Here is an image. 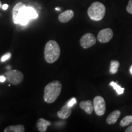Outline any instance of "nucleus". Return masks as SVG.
Here are the masks:
<instances>
[{
  "label": "nucleus",
  "mask_w": 132,
  "mask_h": 132,
  "mask_svg": "<svg viewBox=\"0 0 132 132\" xmlns=\"http://www.w3.org/2000/svg\"><path fill=\"white\" fill-rule=\"evenodd\" d=\"M11 56V54L10 53H8L4 54V56H3L1 58V62H4L6 61V60L9 59Z\"/></svg>",
  "instance_id": "obj_20"
},
{
  "label": "nucleus",
  "mask_w": 132,
  "mask_h": 132,
  "mask_svg": "<svg viewBox=\"0 0 132 132\" xmlns=\"http://www.w3.org/2000/svg\"><path fill=\"white\" fill-rule=\"evenodd\" d=\"M80 106L82 110H84L88 114H92L94 110V106L92 105V102L90 100H86V101H81L80 103Z\"/></svg>",
  "instance_id": "obj_11"
},
{
  "label": "nucleus",
  "mask_w": 132,
  "mask_h": 132,
  "mask_svg": "<svg viewBox=\"0 0 132 132\" xmlns=\"http://www.w3.org/2000/svg\"><path fill=\"white\" fill-rule=\"evenodd\" d=\"M97 42V39L92 33H86L80 39V45L83 48H89L94 45Z\"/></svg>",
  "instance_id": "obj_7"
},
{
  "label": "nucleus",
  "mask_w": 132,
  "mask_h": 132,
  "mask_svg": "<svg viewBox=\"0 0 132 132\" xmlns=\"http://www.w3.org/2000/svg\"><path fill=\"white\" fill-rule=\"evenodd\" d=\"M120 65L119 62L118 61L113 60L111 61V65H110V72L111 74H115L118 72L119 67Z\"/></svg>",
  "instance_id": "obj_16"
},
{
  "label": "nucleus",
  "mask_w": 132,
  "mask_h": 132,
  "mask_svg": "<svg viewBox=\"0 0 132 132\" xmlns=\"http://www.w3.org/2000/svg\"><path fill=\"white\" fill-rule=\"evenodd\" d=\"M132 124V116L129 115L125 116L122 119L120 120V125L121 127H125L127 125Z\"/></svg>",
  "instance_id": "obj_18"
},
{
  "label": "nucleus",
  "mask_w": 132,
  "mask_h": 132,
  "mask_svg": "<svg viewBox=\"0 0 132 132\" xmlns=\"http://www.w3.org/2000/svg\"><path fill=\"white\" fill-rule=\"evenodd\" d=\"M24 127L22 124L11 125L5 128L4 132H24Z\"/></svg>",
  "instance_id": "obj_14"
},
{
  "label": "nucleus",
  "mask_w": 132,
  "mask_h": 132,
  "mask_svg": "<svg viewBox=\"0 0 132 132\" xmlns=\"http://www.w3.org/2000/svg\"><path fill=\"white\" fill-rule=\"evenodd\" d=\"M125 132H132V125H130L128 127H127L126 130H125Z\"/></svg>",
  "instance_id": "obj_22"
},
{
  "label": "nucleus",
  "mask_w": 132,
  "mask_h": 132,
  "mask_svg": "<svg viewBox=\"0 0 132 132\" xmlns=\"http://www.w3.org/2000/svg\"><path fill=\"white\" fill-rule=\"evenodd\" d=\"M130 73H131V75H132V65L130 67Z\"/></svg>",
  "instance_id": "obj_25"
},
{
  "label": "nucleus",
  "mask_w": 132,
  "mask_h": 132,
  "mask_svg": "<svg viewBox=\"0 0 132 132\" xmlns=\"http://www.w3.org/2000/svg\"><path fill=\"white\" fill-rule=\"evenodd\" d=\"M113 37V32L111 28L103 29L99 31L97 39L100 43L108 42Z\"/></svg>",
  "instance_id": "obj_8"
},
{
  "label": "nucleus",
  "mask_w": 132,
  "mask_h": 132,
  "mask_svg": "<svg viewBox=\"0 0 132 132\" xmlns=\"http://www.w3.org/2000/svg\"><path fill=\"white\" fill-rule=\"evenodd\" d=\"M6 80L5 76H0V82H4Z\"/></svg>",
  "instance_id": "obj_23"
},
{
  "label": "nucleus",
  "mask_w": 132,
  "mask_h": 132,
  "mask_svg": "<svg viewBox=\"0 0 132 132\" xmlns=\"http://www.w3.org/2000/svg\"><path fill=\"white\" fill-rule=\"evenodd\" d=\"M121 114V112L119 110H115L110 114L106 118V122L110 125L114 124L118 121Z\"/></svg>",
  "instance_id": "obj_12"
},
{
  "label": "nucleus",
  "mask_w": 132,
  "mask_h": 132,
  "mask_svg": "<svg viewBox=\"0 0 132 132\" xmlns=\"http://www.w3.org/2000/svg\"><path fill=\"white\" fill-rule=\"evenodd\" d=\"M76 103H77V99L75 98H71L67 103L69 106L72 107L74 105H75V104H76Z\"/></svg>",
  "instance_id": "obj_21"
},
{
  "label": "nucleus",
  "mask_w": 132,
  "mask_h": 132,
  "mask_svg": "<svg viewBox=\"0 0 132 132\" xmlns=\"http://www.w3.org/2000/svg\"><path fill=\"white\" fill-rule=\"evenodd\" d=\"M62 90V84L59 81L49 82L44 89V100L46 103H52L56 100Z\"/></svg>",
  "instance_id": "obj_1"
},
{
  "label": "nucleus",
  "mask_w": 132,
  "mask_h": 132,
  "mask_svg": "<svg viewBox=\"0 0 132 132\" xmlns=\"http://www.w3.org/2000/svg\"><path fill=\"white\" fill-rule=\"evenodd\" d=\"M94 110L97 115L100 116L103 115L106 111V103L104 98L101 96L97 95L94 98L93 101Z\"/></svg>",
  "instance_id": "obj_6"
},
{
  "label": "nucleus",
  "mask_w": 132,
  "mask_h": 132,
  "mask_svg": "<svg viewBox=\"0 0 132 132\" xmlns=\"http://www.w3.org/2000/svg\"><path fill=\"white\" fill-rule=\"evenodd\" d=\"M25 14L26 16L29 20L35 19L38 17V14L34 8L31 7H27L25 8Z\"/></svg>",
  "instance_id": "obj_15"
},
{
  "label": "nucleus",
  "mask_w": 132,
  "mask_h": 132,
  "mask_svg": "<svg viewBox=\"0 0 132 132\" xmlns=\"http://www.w3.org/2000/svg\"><path fill=\"white\" fill-rule=\"evenodd\" d=\"M55 9L56 10V11H60V9H59V7H56Z\"/></svg>",
  "instance_id": "obj_26"
},
{
  "label": "nucleus",
  "mask_w": 132,
  "mask_h": 132,
  "mask_svg": "<svg viewBox=\"0 0 132 132\" xmlns=\"http://www.w3.org/2000/svg\"><path fill=\"white\" fill-rule=\"evenodd\" d=\"M110 86H111L113 87L114 89L116 91L117 94H118V95L122 94H123V92H124L125 89L123 88V87H120V86L119 85L118 83H117V82L111 81L110 83Z\"/></svg>",
  "instance_id": "obj_17"
},
{
  "label": "nucleus",
  "mask_w": 132,
  "mask_h": 132,
  "mask_svg": "<svg viewBox=\"0 0 132 132\" xmlns=\"http://www.w3.org/2000/svg\"><path fill=\"white\" fill-rule=\"evenodd\" d=\"M26 7L23 3L20 2L13 8L12 17L14 23L20 24L21 25H26L28 23L29 20L26 17L25 14Z\"/></svg>",
  "instance_id": "obj_3"
},
{
  "label": "nucleus",
  "mask_w": 132,
  "mask_h": 132,
  "mask_svg": "<svg viewBox=\"0 0 132 132\" xmlns=\"http://www.w3.org/2000/svg\"><path fill=\"white\" fill-rule=\"evenodd\" d=\"M2 7V3H1V1H0V8Z\"/></svg>",
  "instance_id": "obj_27"
},
{
  "label": "nucleus",
  "mask_w": 132,
  "mask_h": 132,
  "mask_svg": "<svg viewBox=\"0 0 132 132\" xmlns=\"http://www.w3.org/2000/svg\"><path fill=\"white\" fill-rule=\"evenodd\" d=\"M50 125V122L48 121V120L44 119L43 118L39 119L37 120V123H36V126H37L38 130L40 132H45L47 131L48 127Z\"/></svg>",
  "instance_id": "obj_13"
},
{
  "label": "nucleus",
  "mask_w": 132,
  "mask_h": 132,
  "mask_svg": "<svg viewBox=\"0 0 132 132\" xmlns=\"http://www.w3.org/2000/svg\"><path fill=\"white\" fill-rule=\"evenodd\" d=\"M74 16V12L72 10H67L59 14V21L61 23H67Z\"/></svg>",
  "instance_id": "obj_10"
},
{
  "label": "nucleus",
  "mask_w": 132,
  "mask_h": 132,
  "mask_svg": "<svg viewBox=\"0 0 132 132\" xmlns=\"http://www.w3.org/2000/svg\"><path fill=\"white\" fill-rule=\"evenodd\" d=\"M72 107L69 106L67 103H66L62 107L60 111L57 112V116L62 119H66L69 118L72 113Z\"/></svg>",
  "instance_id": "obj_9"
},
{
  "label": "nucleus",
  "mask_w": 132,
  "mask_h": 132,
  "mask_svg": "<svg viewBox=\"0 0 132 132\" xmlns=\"http://www.w3.org/2000/svg\"><path fill=\"white\" fill-rule=\"evenodd\" d=\"M5 77L9 82L14 85H18L23 81L24 75L20 71L17 70H7L4 74Z\"/></svg>",
  "instance_id": "obj_5"
},
{
  "label": "nucleus",
  "mask_w": 132,
  "mask_h": 132,
  "mask_svg": "<svg viewBox=\"0 0 132 132\" xmlns=\"http://www.w3.org/2000/svg\"><path fill=\"white\" fill-rule=\"evenodd\" d=\"M8 7H9V6H8V4H4V5H3L2 7H2V9H3V10H6V9H7Z\"/></svg>",
  "instance_id": "obj_24"
},
{
  "label": "nucleus",
  "mask_w": 132,
  "mask_h": 132,
  "mask_svg": "<svg viewBox=\"0 0 132 132\" xmlns=\"http://www.w3.org/2000/svg\"><path fill=\"white\" fill-rule=\"evenodd\" d=\"M61 49L59 44L55 40H49L46 44L44 49V57L46 62L49 64L55 62L59 59Z\"/></svg>",
  "instance_id": "obj_2"
},
{
  "label": "nucleus",
  "mask_w": 132,
  "mask_h": 132,
  "mask_svg": "<svg viewBox=\"0 0 132 132\" xmlns=\"http://www.w3.org/2000/svg\"><path fill=\"white\" fill-rule=\"evenodd\" d=\"M127 11L130 14H132V0H130L128 1V5L126 7Z\"/></svg>",
  "instance_id": "obj_19"
},
{
  "label": "nucleus",
  "mask_w": 132,
  "mask_h": 132,
  "mask_svg": "<svg viewBox=\"0 0 132 132\" xmlns=\"http://www.w3.org/2000/svg\"><path fill=\"white\" fill-rule=\"evenodd\" d=\"M106 12L105 6L102 3H93L87 9V14L92 20L100 21L103 19Z\"/></svg>",
  "instance_id": "obj_4"
}]
</instances>
